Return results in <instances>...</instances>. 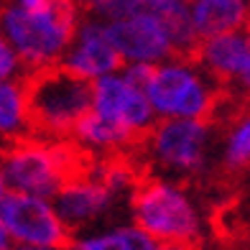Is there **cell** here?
Instances as JSON below:
<instances>
[{
  "label": "cell",
  "instance_id": "9a60e30c",
  "mask_svg": "<svg viewBox=\"0 0 250 250\" xmlns=\"http://www.w3.org/2000/svg\"><path fill=\"white\" fill-rule=\"evenodd\" d=\"M220 161L227 171H243L250 166V110L240 112L222 138Z\"/></svg>",
  "mask_w": 250,
  "mask_h": 250
},
{
  "label": "cell",
  "instance_id": "9c48e42d",
  "mask_svg": "<svg viewBox=\"0 0 250 250\" xmlns=\"http://www.w3.org/2000/svg\"><path fill=\"white\" fill-rule=\"evenodd\" d=\"M0 217L16 245L66 250L74 237L56 212L54 199L46 197L8 191V197L0 202Z\"/></svg>",
  "mask_w": 250,
  "mask_h": 250
},
{
  "label": "cell",
  "instance_id": "7c38bea8",
  "mask_svg": "<svg viewBox=\"0 0 250 250\" xmlns=\"http://www.w3.org/2000/svg\"><path fill=\"white\" fill-rule=\"evenodd\" d=\"M199 43L250 26V0H194L189 5Z\"/></svg>",
  "mask_w": 250,
  "mask_h": 250
},
{
  "label": "cell",
  "instance_id": "d6986e66",
  "mask_svg": "<svg viewBox=\"0 0 250 250\" xmlns=\"http://www.w3.org/2000/svg\"><path fill=\"white\" fill-rule=\"evenodd\" d=\"M151 8H164V5H191L194 0H143Z\"/></svg>",
  "mask_w": 250,
  "mask_h": 250
},
{
  "label": "cell",
  "instance_id": "2e32d148",
  "mask_svg": "<svg viewBox=\"0 0 250 250\" xmlns=\"http://www.w3.org/2000/svg\"><path fill=\"white\" fill-rule=\"evenodd\" d=\"M21 77H26L23 64H21L13 46L5 41V36L0 33V82H5V79H21Z\"/></svg>",
  "mask_w": 250,
  "mask_h": 250
},
{
  "label": "cell",
  "instance_id": "8992f818",
  "mask_svg": "<svg viewBox=\"0 0 250 250\" xmlns=\"http://www.w3.org/2000/svg\"><path fill=\"white\" fill-rule=\"evenodd\" d=\"M146 92L158 120H212L222 102V87L194 56H174L153 66Z\"/></svg>",
  "mask_w": 250,
  "mask_h": 250
},
{
  "label": "cell",
  "instance_id": "7a4b0ae2",
  "mask_svg": "<svg viewBox=\"0 0 250 250\" xmlns=\"http://www.w3.org/2000/svg\"><path fill=\"white\" fill-rule=\"evenodd\" d=\"M82 13L69 0H51L41 10H26L0 0V33L13 46L26 74L59 66L77 33Z\"/></svg>",
  "mask_w": 250,
  "mask_h": 250
},
{
  "label": "cell",
  "instance_id": "3957f363",
  "mask_svg": "<svg viewBox=\"0 0 250 250\" xmlns=\"http://www.w3.org/2000/svg\"><path fill=\"white\" fill-rule=\"evenodd\" d=\"M87 158L72 141L31 135L0 148V168L10 191L54 199L66 181L87 168Z\"/></svg>",
  "mask_w": 250,
  "mask_h": 250
},
{
  "label": "cell",
  "instance_id": "e0dca14e",
  "mask_svg": "<svg viewBox=\"0 0 250 250\" xmlns=\"http://www.w3.org/2000/svg\"><path fill=\"white\" fill-rule=\"evenodd\" d=\"M69 3L79 10L82 16H100L115 3V0H69Z\"/></svg>",
  "mask_w": 250,
  "mask_h": 250
},
{
  "label": "cell",
  "instance_id": "7402d4cb",
  "mask_svg": "<svg viewBox=\"0 0 250 250\" xmlns=\"http://www.w3.org/2000/svg\"><path fill=\"white\" fill-rule=\"evenodd\" d=\"M10 250H46V248H31V245H13Z\"/></svg>",
  "mask_w": 250,
  "mask_h": 250
},
{
  "label": "cell",
  "instance_id": "ffe728a7",
  "mask_svg": "<svg viewBox=\"0 0 250 250\" xmlns=\"http://www.w3.org/2000/svg\"><path fill=\"white\" fill-rule=\"evenodd\" d=\"M8 181H5V174H3V168H0V202H3L5 197H8Z\"/></svg>",
  "mask_w": 250,
  "mask_h": 250
},
{
  "label": "cell",
  "instance_id": "4fadbf2b",
  "mask_svg": "<svg viewBox=\"0 0 250 250\" xmlns=\"http://www.w3.org/2000/svg\"><path fill=\"white\" fill-rule=\"evenodd\" d=\"M66 250H161V245L135 222H123L79 232Z\"/></svg>",
  "mask_w": 250,
  "mask_h": 250
},
{
  "label": "cell",
  "instance_id": "ba28073f",
  "mask_svg": "<svg viewBox=\"0 0 250 250\" xmlns=\"http://www.w3.org/2000/svg\"><path fill=\"white\" fill-rule=\"evenodd\" d=\"M92 112L97 118L133 133L141 141L158 123L148 92H146V82L133 77L125 66L115 74L92 82Z\"/></svg>",
  "mask_w": 250,
  "mask_h": 250
},
{
  "label": "cell",
  "instance_id": "5bb4252c",
  "mask_svg": "<svg viewBox=\"0 0 250 250\" xmlns=\"http://www.w3.org/2000/svg\"><path fill=\"white\" fill-rule=\"evenodd\" d=\"M33 135L28 97H26V77L0 82V141L3 146L23 141Z\"/></svg>",
  "mask_w": 250,
  "mask_h": 250
},
{
  "label": "cell",
  "instance_id": "30bf717a",
  "mask_svg": "<svg viewBox=\"0 0 250 250\" xmlns=\"http://www.w3.org/2000/svg\"><path fill=\"white\" fill-rule=\"evenodd\" d=\"M62 66L66 72L87 79V82H97V79L115 74L123 69V59L110 39L107 23L102 16H82L77 26V33L66 49Z\"/></svg>",
  "mask_w": 250,
  "mask_h": 250
},
{
  "label": "cell",
  "instance_id": "ac0fdd59",
  "mask_svg": "<svg viewBox=\"0 0 250 250\" xmlns=\"http://www.w3.org/2000/svg\"><path fill=\"white\" fill-rule=\"evenodd\" d=\"M13 245H16L13 237H10L8 227H5V222H3V217H0V250H10Z\"/></svg>",
  "mask_w": 250,
  "mask_h": 250
},
{
  "label": "cell",
  "instance_id": "277c9868",
  "mask_svg": "<svg viewBox=\"0 0 250 250\" xmlns=\"http://www.w3.org/2000/svg\"><path fill=\"white\" fill-rule=\"evenodd\" d=\"M130 217L158 245H194L202 237V214L181 181L146 174L130 194Z\"/></svg>",
  "mask_w": 250,
  "mask_h": 250
},
{
  "label": "cell",
  "instance_id": "8fae6325",
  "mask_svg": "<svg viewBox=\"0 0 250 250\" xmlns=\"http://www.w3.org/2000/svg\"><path fill=\"white\" fill-rule=\"evenodd\" d=\"M194 59L222 89H227L250 59V26L202 41L194 51Z\"/></svg>",
  "mask_w": 250,
  "mask_h": 250
},
{
  "label": "cell",
  "instance_id": "44dd1931",
  "mask_svg": "<svg viewBox=\"0 0 250 250\" xmlns=\"http://www.w3.org/2000/svg\"><path fill=\"white\" fill-rule=\"evenodd\" d=\"M161 250H197L194 245H161Z\"/></svg>",
  "mask_w": 250,
  "mask_h": 250
},
{
  "label": "cell",
  "instance_id": "5b68a950",
  "mask_svg": "<svg viewBox=\"0 0 250 250\" xmlns=\"http://www.w3.org/2000/svg\"><path fill=\"white\" fill-rule=\"evenodd\" d=\"M26 97L33 135L49 141H72L77 125L92 112V82L62 64L26 74Z\"/></svg>",
  "mask_w": 250,
  "mask_h": 250
},
{
  "label": "cell",
  "instance_id": "6da1fadb",
  "mask_svg": "<svg viewBox=\"0 0 250 250\" xmlns=\"http://www.w3.org/2000/svg\"><path fill=\"white\" fill-rule=\"evenodd\" d=\"M100 16L123 64L158 66L174 56H194L199 46L189 5L151 8L143 0H115Z\"/></svg>",
  "mask_w": 250,
  "mask_h": 250
},
{
  "label": "cell",
  "instance_id": "52a82bcc",
  "mask_svg": "<svg viewBox=\"0 0 250 250\" xmlns=\"http://www.w3.org/2000/svg\"><path fill=\"white\" fill-rule=\"evenodd\" d=\"M151 174L174 181L204 176L214 148L212 120H158L143 138Z\"/></svg>",
  "mask_w": 250,
  "mask_h": 250
}]
</instances>
